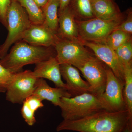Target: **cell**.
Instances as JSON below:
<instances>
[{"instance_id": "1", "label": "cell", "mask_w": 132, "mask_h": 132, "mask_svg": "<svg viewBox=\"0 0 132 132\" xmlns=\"http://www.w3.org/2000/svg\"><path fill=\"white\" fill-rule=\"evenodd\" d=\"M129 121L127 110L111 112L102 109L96 112L73 120H63L57 126V131H71L78 132H123Z\"/></svg>"}, {"instance_id": "2", "label": "cell", "mask_w": 132, "mask_h": 132, "mask_svg": "<svg viewBox=\"0 0 132 132\" xmlns=\"http://www.w3.org/2000/svg\"><path fill=\"white\" fill-rule=\"evenodd\" d=\"M56 56L52 47L34 46L21 40L15 43L9 53L0 59V64L15 73L21 72L24 66L35 65Z\"/></svg>"}, {"instance_id": "3", "label": "cell", "mask_w": 132, "mask_h": 132, "mask_svg": "<svg viewBox=\"0 0 132 132\" xmlns=\"http://www.w3.org/2000/svg\"><path fill=\"white\" fill-rule=\"evenodd\" d=\"M59 107L64 120H68L79 119L104 109L99 97L90 92L62 97Z\"/></svg>"}, {"instance_id": "4", "label": "cell", "mask_w": 132, "mask_h": 132, "mask_svg": "<svg viewBox=\"0 0 132 132\" xmlns=\"http://www.w3.org/2000/svg\"><path fill=\"white\" fill-rule=\"evenodd\" d=\"M8 31L5 42L0 46V59L7 53L13 44L21 40L23 34L31 25L28 15L17 0H12L7 15Z\"/></svg>"}, {"instance_id": "5", "label": "cell", "mask_w": 132, "mask_h": 132, "mask_svg": "<svg viewBox=\"0 0 132 132\" xmlns=\"http://www.w3.org/2000/svg\"><path fill=\"white\" fill-rule=\"evenodd\" d=\"M121 20H104L94 17L77 22L80 40L104 43L107 37L117 28Z\"/></svg>"}, {"instance_id": "6", "label": "cell", "mask_w": 132, "mask_h": 132, "mask_svg": "<svg viewBox=\"0 0 132 132\" xmlns=\"http://www.w3.org/2000/svg\"><path fill=\"white\" fill-rule=\"evenodd\" d=\"M38 79L31 70L14 73L6 92L7 100L13 104H22L33 94Z\"/></svg>"}, {"instance_id": "7", "label": "cell", "mask_w": 132, "mask_h": 132, "mask_svg": "<svg viewBox=\"0 0 132 132\" xmlns=\"http://www.w3.org/2000/svg\"><path fill=\"white\" fill-rule=\"evenodd\" d=\"M84 46L80 40L59 39L54 47L60 64H70L79 68L93 55Z\"/></svg>"}, {"instance_id": "8", "label": "cell", "mask_w": 132, "mask_h": 132, "mask_svg": "<svg viewBox=\"0 0 132 132\" xmlns=\"http://www.w3.org/2000/svg\"><path fill=\"white\" fill-rule=\"evenodd\" d=\"M107 66L93 55L78 69L90 86V93L100 97L105 89Z\"/></svg>"}, {"instance_id": "9", "label": "cell", "mask_w": 132, "mask_h": 132, "mask_svg": "<svg viewBox=\"0 0 132 132\" xmlns=\"http://www.w3.org/2000/svg\"><path fill=\"white\" fill-rule=\"evenodd\" d=\"M106 82L103 94L99 97L104 109L111 112L126 110L124 97V84L114 75L108 67L106 69Z\"/></svg>"}, {"instance_id": "10", "label": "cell", "mask_w": 132, "mask_h": 132, "mask_svg": "<svg viewBox=\"0 0 132 132\" xmlns=\"http://www.w3.org/2000/svg\"><path fill=\"white\" fill-rule=\"evenodd\" d=\"M80 40L84 46L92 50L95 55L111 69L116 76L124 83V67L114 50L104 43Z\"/></svg>"}, {"instance_id": "11", "label": "cell", "mask_w": 132, "mask_h": 132, "mask_svg": "<svg viewBox=\"0 0 132 132\" xmlns=\"http://www.w3.org/2000/svg\"><path fill=\"white\" fill-rule=\"evenodd\" d=\"M59 39L57 34L45 24H31L23 34L21 40L34 46L54 47Z\"/></svg>"}, {"instance_id": "12", "label": "cell", "mask_w": 132, "mask_h": 132, "mask_svg": "<svg viewBox=\"0 0 132 132\" xmlns=\"http://www.w3.org/2000/svg\"><path fill=\"white\" fill-rule=\"evenodd\" d=\"M33 72L36 78L47 79L53 82L56 87L68 91L67 86L62 80L60 64L56 56L36 64Z\"/></svg>"}, {"instance_id": "13", "label": "cell", "mask_w": 132, "mask_h": 132, "mask_svg": "<svg viewBox=\"0 0 132 132\" xmlns=\"http://www.w3.org/2000/svg\"><path fill=\"white\" fill-rule=\"evenodd\" d=\"M61 76L65 81L68 92L72 97L90 93V86L88 82L81 77L76 68L68 64H60Z\"/></svg>"}, {"instance_id": "14", "label": "cell", "mask_w": 132, "mask_h": 132, "mask_svg": "<svg viewBox=\"0 0 132 132\" xmlns=\"http://www.w3.org/2000/svg\"><path fill=\"white\" fill-rule=\"evenodd\" d=\"M57 35L62 39L79 40L78 26L73 12L68 6L59 12Z\"/></svg>"}, {"instance_id": "15", "label": "cell", "mask_w": 132, "mask_h": 132, "mask_svg": "<svg viewBox=\"0 0 132 132\" xmlns=\"http://www.w3.org/2000/svg\"><path fill=\"white\" fill-rule=\"evenodd\" d=\"M33 94L36 95L43 101L51 102L56 106H59L62 97H72L67 90L61 88L51 87L43 79L38 78L35 88Z\"/></svg>"}, {"instance_id": "16", "label": "cell", "mask_w": 132, "mask_h": 132, "mask_svg": "<svg viewBox=\"0 0 132 132\" xmlns=\"http://www.w3.org/2000/svg\"><path fill=\"white\" fill-rule=\"evenodd\" d=\"M92 5L94 17L104 20H121L120 15L111 0H93Z\"/></svg>"}, {"instance_id": "17", "label": "cell", "mask_w": 132, "mask_h": 132, "mask_svg": "<svg viewBox=\"0 0 132 132\" xmlns=\"http://www.w3.org/2000/svg\"><path fill=\"white\" fill-rule=\"evenodd\" d=\"M59 0L49 1L47 4L41 9L44 16V24L53 32L57 34L59 28Z\"/></svg>"}, {"instance_id": "18", "label": "cell", "mask_w": 132, "mask_h": 132, "mask_svg": "<svg viewBox=\"0 0 132 132\" xmlns=\"http://www.w3.org/2000/svg\"><path fill=\"white\" fill-rule=\"evenodd\" d=\"M123 97L126 109L132 119V63L123 66Z\"/></svg>"}, {"instance_id": "19", "label": "cell", "mask_w": 132, "mask_h": 132, "mask_svg": "<svg viewBox=\"0 0 132 132\" xmlns=\"http://www.w3.org/2000/svg\"><path fill=\"white\" fill-rule=\"evenodd\" d=\"M17 1L26 10L31 24H44L45 20L42 10L33 0Z\"/></svg>"}, {"instance_id": "20", "label": "cell", "mask_w": 132, "mask_h": 132, "mask_svg": "<svg viewBox=\"0 0 132 132\" xmlns=\"http://www.w3.org/2000/svg\"><path fill=\"white\" fill-rule=\"evenodd\" d=\"M131 35L120 30L115 29L107 37L104 43L115 51L125 43L131 40Z\"/></svg>"}, {"instance_id": "21", "label": "cell", "mask_w": 132, "mask_h": 132, "mask_svg": "<svg viewBox=\"0 0 132 132\" xmlns=\"http://www.w3.org/2000/svg\"><path fill=\"white\" fill-rule=\"evenodd\" d=\"M118 59L123 66L132 63L131 40L125 43L115 50Z\"/></svg>"}, {"instance_id": "22", "label": "cell", "mask_w": 132, "mask_h": 132, "mask_svg": "<svg viewBox=\"0 0 132 132\" xmlns=\"http://www.w3.org/2000/svg\"><path fill=\"white\" fill-rule=\"evenodd\" d=\"M74 5L78 14L83 18L94 17L92 10V0H74Z\"/></svg>"}, {"instance_id": "23", "label": "cell", "mask_w": 132, "mask_h": 132, "mask_svg": "<svg viewBox=\"0 0 132 132\" xmlns=\"http://www.w3.org/2000/svg\"><path fill=\"white\" fill-rule=\"evenodd\" d=\"M14 74L0 64V93L6 92Z\"/></svg>"}, {"instance_id": "24", "label": "cell", "mask_w": 132, "mask_h": 132, "mask_svg": "<svg viewBox=\"0 0 132 132\" xmlns=\"http://www.w3.org/2000/svg\"><path fill=\"white\" fill-rule=\"evenodd\" d=\"M22 107L21 109V113L22 117L27 125L29 126H32L36 122V119L35 116V112L31 109L25 103H22Z\"/></svg>"}, {"instance_id": "25", "label": "cell", "mask_w": 132, "mask_h": 132, "mask_svg": "<svg viewBox=\"0 0 132 132\" xmlns=\"http://www.w3.org/2000/svg\"><path fill=\"white\" fill-rule=\"evenodd\" d=\"M12 1V0H0V22L6 28L7 15Z\"/></svg>"}, {"instance_id": "26", "label": "cell", "mask_w": 132, "mask_h": 132, "mask_svg": "<svg viewBox=\"0 0 132 132\" xmlns=\"http://www.w3.org/2000/svg\"><path fill=\"white\" fill-rule=\"evenodd\" d=\"M23 102H25L35 112L37 111L39 108H41L44 106L42 101L34 94L32 95L27 98Z\"/></svg>"}, {"instance_id": "27", "label": "cell", "mask_w": 132, "mask_h": 132, "mask_svg": "<svg viewBox=\"0 0 132 132\" xmlns=\"http://www.w3.org/2000/svg\"><path fill=\"white\" fill-rule=\"evenodd\" d=\"M116 29L120 30L125 32L132 34V16L130 13L128 16L126 20L118 26Z\"/></svg>"}, {"instance_id": "28", "label": "cell", "mask_w": 132, "mask_h": 132, "mask_svg": "<svg viewBox=\"0 0 132 132\" xmlns=\"http://www.w3.org/2000/svg\"><path fill=\"white\" fill-rule=\"evenodd\" d=\"M71 0H59V12L62 11L68 6V5Z\"/></svg>"}, {"instance_id": "29", "label": "cell", "mask_w": 132, "mask_h": 132, "mask_svg": "<svg viewBox=\"0 0 132 132\" xmlns=\"http://www.w3.org/2000/svg\"><path fill=\"white\" fill-rule=\"evenodd\" d=\"M39 7L42 9L47 4L49 0H33Z\"/></svg>"}, {"instance_id": "30", "label": "cell", "mask_w": 132, "mask_h": 132, "mask_svg": "<svg viewBox=\"0 0 132 132\" xmlns=\"http://www.w3.org/2000/svg\"><path fill=\"white\" fill-rule=\"evenodd\" d=\"M123 132H132V121H129L128 123Z\"/></svg>"}, {"instance_id": "31", "label": "cell", "mask_w": 132, "mask_h": 132, "mask_svg": "<svg viewBox=\"0 0 132 132\" xmlns=\"http://www.w3.org/2000/svg\"><path fill=\"white\" fill-rule=\"evenodd\" d=\"M92 1H93V0H92Z\"/></svg>"}, {"instance_id": "32", "label": "cell", "mask_w": 132, "mask_h": 132, "mask_svg": "<svg viewBox=\"0 0 132 132\" xmlns=\"http://www.w3.org/2000/svg\"><path fill=\"white\" fill-rule=\"evenodd\" d=\"M49 1H51V0H49Z\"/></svg>"}]
</instances>
